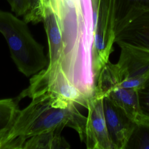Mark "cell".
Wrapping results in <instances>:
<instances>
[{"mask_svg": "<svg viewBox=\"0 0 149 149\" xmlns=\"http://www.w3.org/2000/svg\"><path fill=\"white\" fill-rule=\"evenodd\" d=\"M115 43L149 52V10L133 17L116 30Z\"/></svg>", "mask_w": 149, "mask_h": 149, "instance_id": "8", "label": "cell"}, {"mask_svg": "<svg viewBox=\"0 0 149 149\" xmlns=\"http://www.w3.org/2000/svg\"><path fill=\"white\" fill-rule=\"evenodd\" d=\"M149 149V119L142 118L135 123L125 149Z\"/></svg>", "mask_w": 149, "mask_h": 149, "instance_id": "13", "label": "cell"}, {"mask_svg": "<svg viewBox=\"0 0 149 149\" xmlns=\"http://www.w3.org/2000/svg\"><path fill=\"white\" fill-rule=\"evenodd\" d=\"M87 109L88 115L83 141L88 149H113L107 130L103 108V98L93 95Z\"/></svg>", "mask_w": 149, "mask_h": 149, "instance_id": "5", "label": "cell"}, {"mask_svg": "<svg viewBox=\"0 0 149 149\" xmlns=\"http://www.w3.org/2000/svg\"><path fill=\"white\" fill-rule=\"evenodd\" d=\"M16 98L0 100V139L10 129L19 112Z\"/></svg>", "mask_w": 149, "mask_h": 149, "instance_id": "12", "label": "cell"}, {"mask_svg": "<svg viewBox=\"0 0 149 149\" xmlns=\"http://www.w3.org/2000/svg\"><path fill=\"white\" fill-rule=\"evenodd\" d=\"M137 95L141 116L149 119V76L137 90Z\"/></svg>", "mask_w": 149, "mask_h": 149, "instance_id": "15", "label": "cell"}, {"mask_svg": "<svg viewBox=\"0 0 149 149\" xmlns=\"http://www.w3.org/2000/svg\"><path fill=\"white\" fill-rule=\"evenodd\" d=\"M27 23L17 15L0 10V33L8 44L11 58L19 71L30 77L46 68L49 62L44 47L33 37Z\"/></svg>", "mask_w": 149, "mask_h": 149, "instance_id": "2", "label": "cell"}, {"mask_svg": "<svg viewBox=\"0 0 149 149\" xmlns=\"http://www.w3.org/2000/svg\"><path fill=\"white\" fill-rule=\"evenodd\" d=\"M31 98L30 104L19 111L10 129L0 139V148H23L29 138L62 130L65 126L74 129L83 141L87 117L78 111L76 104L63 101L47 93Z\"/></svg>", "mask_w": 149, "mask_h": 149, "instance_id": "1", "label": "cell"}, {"mask_svg": "<svg viewBox=\"0 0 149 149\" xmlns=\"http://www.w3.org/2000/svg\"><path fill=\"white\" fill-rule=\"evenodd\" d=\"M12 12L17 16H23L27 22L36 23L33 5L31 0H6Z\"/></svg>", "mask_w": 149, "mask_h": 149, "instance_id": "14", "label": "cell"}, {"mask_svg": "<svg viewBox=\"0 0 149 149\" xmlns=\"http://www.w3.org/2000/svg\"><path fill=\"white\" fill-rule=\"evenodd\" d=\"M103 108L113 149H125L135 122L108 96L103 98Z\"/></svg>", "mask_w": 149, "mask_h": 149, "instance_id": "6", "label": "cell"}, {"mask_svg": "<svg viewBox=\"0 0 149 149\" xmlns=\"http://www.w3.org/2000/svg\"><path fill=\"white\" fill-rule=\"evenodd\" d=\"M45 30L49 48L48 67L55 68L61 65L63 44L59 15L52 0L44 1L42 5V21Z\"/></svg>", "mask_w": 149, "mask_h": 149, "instance_id": "7", "label": "cell"}, {"mask_svg": "<svg viewBox=\"0 0 149 149\" xmlns=\"http://www.w3.org/2000/svg\"><path fill=\"white\" fill-rule=\"evenodd\" d=\"M47 93L63 101L77 104L87 108L90 100L68 79L61 65L55 67H47L33 76L29 86L16 98H22Z\"/></svg>", "mask_w": 149, "mask_h": 149, "instance_id": "3", "label": "cell"}, {"mask_svg": "<svg viewBox=\"0 0 149 149\" xmlns=\"http://www.w3.org/2000/svg\"><path fill=\"white\" fill-rule=\"evenodd\" d=\"M149 10V0H116L115 32L133 17Z\"/></svg>", "mask_w": 149, "mask_h": 149, "instance_id": "10", "label": "cell"}, {"mask_svg": "<svg viewBox=\"0 0 149 149\" xmlns=\"http://www.w3.org/2000/svg\"><path fill=\"white\" fill-rule=\"evenodd\" d=\"M119 47L120 54L115 64L119 87L137 91L149 76V52L124 45Z\"/></svg>", "mask_w": 149, "mask_h": 149, "instance_id": "4", "label": "cell"}, {"mask_svg": "<svg viewBox=\"0 0 149 149\" xmlns=\"http://www.w3.org/2000/svg\"><path fill=\"white\" fill-rule=\"evenodd\" d=\"M62 130H56L41 133L29 138L23 148H67L68 143L61 136Z\"/></svg>", "mask_w": 149, "mask_h": 149, "instance_id": "11", "label": "cell"}, {"mask_svg": "<svg viewBox=\"0 0 149 149\" xmlns=\"http://www.w3.org/2000/svg\"><path fill=\"white\" fill-rule=\"evenodd\" d=\"M107 96L120 107L135 123L142 118L137 90L117 87L113 88Z\"/></svg>", "mask_w": 149, "mask_h": 149, "instance_id": "9", "label": "cell"}]
</instances>
